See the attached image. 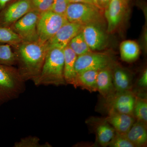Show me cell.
<instances>
[{
  "mask_svg": "<svg viewBox=\"0 0 147 147\" xmlns=\"http://www.w3.org/2000/svg\"><path fill=\"white\" fill-rule=\"evenodd\" d=\"M12 46L16 56L17 69L25 82L39 75L48 50L47 43L39 40L22 41Z\"/></svg>",
  "mask_w": 147,
  "mask_h": 147,
  "instance_id": "cell-1",
  "label": "cell"
},
{
  "mask_svg": "<svg viewBox=\"0 0 147 147\" xmlns=\"http://www.w3.org/2000/svg\"><path fill=\"white\" fill-rule=\"evenodd\" d=\"M63 49L49 48L38 76L32 81L36 86H58L66 84L63 76Z\"/></svg>",
  "mask_w": 147,
  "mask_h": 147,
  "instance_id": "cell-2",
  "label": "cell"
},
{
  "mask_svg": "<svg viewBox=\"0 0 147 147\" xmlns=\"http://www.w3.org/2000/svg\"><path fill=\"white\" fill-rule=\"evenodd\" d=\"M25 82L17 68L0 64V106L24 93Z\"/></svg>",
  "mask_w": 147,
  "mask_h": 147,
  "instance_id": "cell-3",
  "label": "cell"
},
{
  "mask_svg": "<svg viewBox=\"0 0 147 147\" xmlns=\"http://www.w3.org/2000/svg\"><path fill=\"white\" fill-rule=\"evenodd\" d=\"M102 11L96 6L82 3H70L65 13L67 21L83 26L90 24L100 25L102 22Z\"/></svg>",
  "mask_w": 147,
  "mask_h": 147,
  "instance_id": "cell-4",
  "label": "cell"
},
{
  "mask_svg": "<svg viewBox=\"0 0 147 147\" xmlns=\"http://www.w3.org/2000/svg\"><path fill=\"white\" fill-rule=\"evenodd\" d=\"M68 22L65 16L51 10L40 13L37 25L39 41L46 43L61 27Z\"/></svg>",
  "mask_w": 147,
  "mask_h": 147,
  "instance_id": "cell-5",
  "label": "cell"
},
{
  "mask_svg": "<svg viewBox=\"0 0 147 147\" xmlns=\"http://www.w3.org/2000/svg\"><path fill=\"white\" fill-rule=\"evenodd\" d=\"M40 14L36 11H31L9 28L19 36L23 41L34 42L39 40L37 25Z\"/></svg>",
  "mask_w": 147,
  "mask_h": 147,
  "instance_id": "cell-6",
  "label": "cell"
},
{
  "mask_svg": "<svg viewBox=\"0 0 147 147\" xmlns=\"http://www.w3.org/2000/svg\"><path fill=\"white\" fill-rule=\"evenodd\" d=\"M136 97L131 90L122 92L115 91L104 98L103 104L108 112L115 111L133 116Z\"/></svg>",
  "mask_w": 147,
  "mask_h": 147,
  "instance_id": "cell-7",
  "label": "cell"
},
{
  "mask_svg": "<svg viewBox=\"0 0 147 147\" xmlns=\"http://www.w3.org/2000/svg\"><path fill=\"white\" fill-rule=\"evenodd\" d=\"M33 10L31 0L9 3L0 12V27L10 28L29 11Z\"/></svg>",
  "mask_w": 147,
  "mask_h": 147,
  "instance_id": "cell-8",
  "label": "cell"
},
{
  "mask_svg": "<svg viewBox=\"0 0 147 147\" xmlns=\"http://www.w3.org/2000/svg\"><path fill=\"white\" fill-rule=\"evenodd\" d=\"M112 60L108 55L93 52L77 56L75 63L76 74L87 70H100L111 66Z\"/></svg>",
  "mask_w": 147,
  "mask_h": 147,
  "instance_id": "cell-9",
  "label": "cell"
},
{
  "mask_svg": "<svg viewBox=\"0 0 147 147\" xmlns=\"http://www.w3.org/2000/svg\"><path fill=\"white\" fill-rule=\"evenodd\" d=\"M128 0H110L104 11L107 32L112 33L118 28L126 14Z\"/></svg>",
  "mask_w": 147,
  "mask_h": 147,
  "instance_id": "cell-10",
  "label": "cell"
},
{
  "mask_svg": "<svg viewBox=\"0 0 147 147\" xmlns=\"http://www.w3.org/2000/svg\"><path fill=\"white\" fill-rule=\"evenodd\" d=\"M84 26L76 23L68 22L63 25L46 43L48 49L57 47L64 49L70 40L82 32Z\"/></svg>",
  "mask_w": 147,
  "mask_h": 147,
  "instance_id": "cell-11",
  "label": "cell"
},
{
  "mask_svg": "<svg viewBox=\"0 0 147 147\" xmlns=\"http://www.w3.org/2000/svg\"><path fill=\"white\" fill-rule=\"evenodd\" d=\"M82 33L92 51L102 50L106 46L107 36L100 25L90 24L84 26Z\"/></svg>",
  "mask_w": 147,
  "mask_h": 147,
  "instance_id": "cell-12",
  "label": "cell"
},
{
  "mask_svg": "<svg viewBox=\"0 0 147 147\" xmlns=\"http://www.w3.org/2000/svg\"><path fill=\"white\" fill-rule=\"evenodd\" d=\"M87 122L92 127L99 145L102 147L108 146L116 133L113 127L105 119L91 117Z\"/></svg>",
  "mask_w": 147,
  "mask_h": 147,
  "instance_id": "cell-13",
  "label": "cell"
},
{
  "mask_svg": "<svg viewBox=\"0 0 147 147\" xmlns=\"http://www.w3.org/2000/svg\"><path fill=\"white\" fill-rule=\"evenodd\" d=\"M105 119L116 132L122 134L127 133L135 122L133 116L112 111L108 112V116Z\"/></svg>",
  "mask_w": 147,
  "mask_h": 147,
  "instance_id": "cell-14",
  "label": "cell"
},
{
  "mask_svg": "<svg viewBox=\"0 0 147 147\" xmlns=\"http://www.w3.org/2000/svg\"><path fill=\"white\" fill-rule=\"evenodd\" d=\"M97 91L105 98L115 91L113 84V69L111 66L100 69L96 79Z\"/></svg>",
  "mask_w": 147,
  "mask_h": 147,
  "instance_id": "cell-15",
  "label": "cell"
},
{
  "mask_svg": "<svg viewBox=\"0 0 147 147\" xmlns=\"http://www.w3.org/2000/svg\"><path fill=\"white\" fill-rule=\"evenodd\" d=\"M63 76L66 84L75 87L77 74L75 70V63L77 56L68 45L63 49Z\"/></svg>",
  "mask_w": 147,
  "mask_h": 147,
  "instance_id": "cell-16",
  "label": "cell"
},
{
  "mask_svg": "<svg viewBox=\"0 0 147 147\" xmlns=\"http://www.w3.org/2000/svg\"><path fill=\"white\" fill-rule=\"evenodd\" d=\"M125 134L134 147L144 146L147 142V124L137 121Z\"/></svg>",
  "mask_w": 147,
  "mask_h": 147,
  "instance_id": "cell-17",
  "label": "cell"
},
{
  "mask_svg": "<svg viewBox=\"0 0 147 147\" xmlns=\"http://www.w3.org/2000/svg\"><path fill=\"white\" fill-rule=\"evenodd\" d=\"M99 70H87L77 74L75 88L80 87L90 92L97 91L96 79Z\"/></svg>",
  "mask_w": 147,
  "mask_h": 147,
  "instance_id": "cell-18",
  "label": "cell"
},
{
  "mask_svg": "<svg viewBox=\"0 0 147 147\" xmlns=\"http://www.w3.org/2000/svg\"><path fill=\"white\" fill-rule=\"evenodd\" d=\"M113 84L116 91L131 90V80L129 74L126 70L120 67L113 69Z\"/></svg>",
  "mask_w": 147,
  "mask_h": 147,
  "instance_id": "cell-19",
  "label": "cell"
},
{
  "mask_svg": "<svg viewBox=\"0 0 147 147\" xmlns=\"http://www.w3.org/2000/svg\"><path fill=\"white\" fill-rule=\"evenodd\" d=\"M119 50L121 59L127 62L136 60L140 55V47L138 43L134 40L123 41L120 45Z\"/></svg>",
  "mask_w": 147,
  "mask_h": 147,
  "instance_id": "cell-20",
  "label": "cell"
},
{
  "mask_svg": "<svg viewBox=\"0 0 147 147\" xmlns=\"http://www.w3.org/2000/svg\"><path fill=\"white\" fill-rule=\"evenodd\" d=\"M67 45L77 56L92 52L84 39L82 32L74 37Z\"/></svg>",
  "mask_w": 147,
  "mask_h": 147,
  "instance_id": "cell-21",
  "label": "cell"
},
{
  "mask_svg": "<svg viewBox=\"0 0 147 147\" xmlns=\"http://www.w3.org/2000/svg\"><path fill=\"white\" fill-rule=\"evenodd\" d=\"M16 55L12 46L7 44H0V64L16 65Z\"/></svg>",
  "mask_w": 147,
  "mask_h": 147,
  "instance_id": "cell-22",
  "label": "cell"
},
{
  "mask_svg": "<svg viewBox=\"0 0 147 147\" xmlns=\"http://www.w3.org/2000/svg\"><path fill=\"white\" fill-rule=\"evenodd\" d=\"M133 116L137 121L147 124V102L146 99L136 96L134 103Z\"/></svg>",
  "mask_w": 147,
  "mask_h": 147,
  "instance_id": "cell-23",
  "label": "cell"
},
{
  "mask_svg": "<svg viewBox=\"0 0 147 147\" xmlns=\"http://www.w3.org/2000/svg\"><path fill=\"white\" fill-rule=\"evenodd\" d=\"M23 40L10 28L0 27V44L16 45Z\"/></svg>",
  "mask_w": 147,
  "mask_h": 147,
  "instance_id": "cell-24",
  "label": "cell"
},
{
  "mask_svg": "<svg viewBox=\"0 0 147 147\" xmlns=\"http://www.w3.org/2000/svg\"><path fill=\"white\" fill-rule=\"evenodd\" d=\"M14 147H50L51 145L49 143L42 144L40 143V139L36 136H29L20 139L15 142Z\"/></svg>",
  "mask_w": 147,
  "mask_h": 147,
  "instance_id": "cell-25",
  "label": "cell"
},
{
  "mask_svg": "<svg viewBox=\"0 0 147 147\" xmlns=\"http://www.w3.org/2000/svg\"><path fill=\"white\" fill-rule=\"evenodd\" d=\"M108 146L112 147H134L127 138L125 134L116 132Z\"/></svg>",
  "mask_w": 147,
  "mask_h": 147,
  "instance_id": "cell-26",
  "label": "cell"
},
{
  "mask_svg": "<svg viewBox=\"0 0 147 147\" xmlns=\"http://www.w3.org/2000/svg\"><path fill=\"white\" fill-rule=\"evenodd\" d=\"M54 0H31L33 9L41 13L51 10Z\"/></svg>",
  "mask_w": 147,
  "mask_h": 147,
  "instance_id": "cell-27",
  "label": "cell"
},
{
  "mask_svg": "<svg viewBox=\"0 0 147 147\" xmlns=\"http://www.w3.org/2000/svg\"><path fill=\"white\" fill-rule=\"evenodd\" d=\"M70 3L69 0H54L50 10L59 15L65 16L67 7Z\"/></svg>",
  "mask_w": 147,
  "mask_h": 147,
  "instance_id": "cell-28",
  "label": "cell"
},
{
  "mask_svg": "<svg viewBox=\"0 0 147 147\" xmlns=\"http://www.w3.org/2000/svg\"><path fill=\"white\" fill-rule=\"evenodd\" d=\"M95 5L96 7L102 11L104 10L108 6L110 0H94Z\"/></svg>",
  "mask_w": 147,
  "mask_h": 147,
  "instance_id": "cell-29",
  "label": "cell"
},
{
  "mask_svg": "<svg viewBox=\"0 0 147 147\" xmlns=\"http://www.w3.org/2000/svg\"><path fill=\"white\" fill-rule=\"evenodd\" d=\"M139 86L142 88H146L147 86V69L145 70L143 72L142 76L139 79Z\"/></svg>",
  "mask_w": 147,
  "mask_h": 147,
  "instance_id": "cell-30",
  "label": "cell"
},
{
  "mask_svg": "<svg viewBox=\"0 0 147 147\" xmlns=\"http://www.w3.org/2000/svg\"><path fill=\"white\" fill-rule=\"evenodd\" d=\"M69 1L71 3H86L95 5L94 0H69Z\"/></svg>",
  "mask_w": 147,
  "mask_h": 147,
  "instance_id": "cell-31",
  "label": "cell"
},
{
  "mask_svg": "<svg viewBox=\"0 0 147 147\" xmlns=\"http://www.w3.org/2000/svg\"><path fill=\"white\" fill-rule=\"evenodd\" d=\"M12 0H0V12L7 5L10 3Z\"/></svg>",
  "mask_w": 147,
  "mask_h": 147,
  "instance_id": "cell-32",
  "label": "cell"
}]
</instances>
